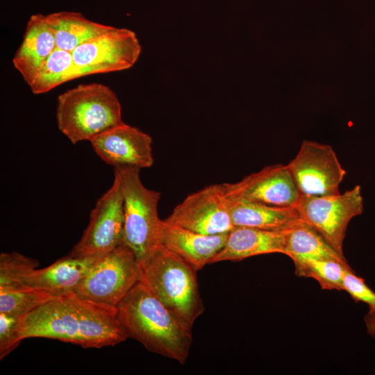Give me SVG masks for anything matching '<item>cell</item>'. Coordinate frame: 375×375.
Returning a JSON list of instances; mask_svg holds the SVG:
<instances>
[{
	"label": "cell",
	"mask_w": 375,
	"mask_h": 375,
	"mask_svg": "<svg viewBox=\"0 0 375 375\" xmlns=\"http://www.w3.org/2000/svg\"><path fill=\"white\" fill-rule=\"evenodd\" d=\"M222 185L226 197L232 201L296 206L301 198L287 165L266 166L238 182Z\"/></svg>",
	"instance_id": "7c38bea8"
},
{
	"label": "cell",
	"mask_w": 375,
	"mask_h": 375,
	"mask_svg": "<svg viewBox=\"0 0 375 375\" xmlns=\"http://www.w3.org/2000/svg\"><path fill=\"white\" fill-rule=\"evenodd\" d=\"M123 243V196L115 174L111 187L97 201L87 228L69 254L101 256Z\"/></svg>",
	"instance_id": "30bf717a"
},
{
	"label": "cell",
	"mask_w": 375,
	"mask_h": 375,
	"mask_svg": "<svg viewBox=\"0 0 375 375\" xmlns=\"http://www.w3.org/2000/svg\"><path fill=\"white\" fill-rule=\"evenodd\" d=\"M74 78L72 53L56 49L39 68L28 85L33 94H40Z\"/></svg>",
	"instance_id": "44dd1931"
},
{
	"label": "cell",
	"mask_w": 375,
	"mask_h": 375,
	"mask_svg": "<svg viewBox=\"0 0 375 375\" xmlns=\"http://www.w3.org/2000/svg\"><path fill=\"white\" fill-rule=\"evenodd\" d=\"M343 290L347 292L355 301L367 304L369 312L365 316L375 319V292L351 269L345 273Z\"/></svg>",
	"instance_id": "d4e9b609"
},
{
	"label": "cell",
	"mask_w": 375,
	"mask_h": 375,
	"mask_svg": "<svg viewBox=\"0 0 375 375\" xmlns=\"http://www.w3.org/2000/svg\"><path fill=\"white\" fill-rule=\"evenodd\" d=\"M17 333L21 340L42 338L97 349L115 346L128 338L116 308L74 293L53 297L24 317Z\"/></svg>",
	"instance_id": "6da1fadb"
},
{
	"label": "cell",
	"mask_w": 375,
	"mask_h": 375,
	"mask_svg": "<svg viewBox=\"0 0 375 375\" xmlns=\"http://www.w3.org/2000/svg\"><path fill=\"white\" fill-rule=\"evenodd\" d=\"M286 231H274L245 226H235L227 235L226 243L210 263L240 261L261 254L283 253Z\"/></svg>",
	"instance_id": "e0dca14e"
},
{
	"label": "cell",
	"mask_w": 375,
	"mask_h": 375,
	"mask_svg": "<svg viewBox=\"0 0 375 375\" xmlns=\"http://www.w3.org/2000/svg\"><path fill=\"white\" fill-rule=\"evenodd\" d=\"M140 168L114 167L122 188L124 207V243L141 264L158 245L161 219L158 214L160 193L146 188Z\"/></svg>",
	"instance_id": "5b68a950"
},
{
	"label": "cell",
	"mask_w": 375,
	"mask_h": 375,
	"mask_svg": "<svg viewBox=\"0 0 375 375\" xmlns=\"http://www.w3.org/2000/svg\"><path fill=\"white\" fill-rule=\"evenodd\" d=\"M53 297L49 293L30 288L0 291V312L24 317Z\"/></svg>",
	"instance_id": "cb8c5ba5"
},
{
	"label": "cell",
	"mask_w": 375,
	"mask_h": 375,
	"mask_svg": "<svg viewBox=\"0 0 375 375\" xmlns=\"http://www.w3.org/2000/svg\"><path fill=\"white\" fill-rule=\"evenodd\" d=\"M164 220L206 235L228 233L235 227L222 183L190 194Z\"/></svg>",
	"instance_id": "8fae6325"
},
{
	"label": "cell",
	"mask_w": 375,
	"mask_h": 375,
	"mask_svg": "<svg viewBox=\"0 0 375 375\" xmlns=\"http://www.w3.org/2000/svg\"><path fill=\"white\" fill-rule=\"evenodd\" d=\"M100 257L69 254L44 268L32 269L24 277L22 284L54 297L74 293L91 266Z\"/></svg>",
	"instance_id": "9a60e30c"
},
{
	"label": "cell",
	"mask_w": 375,
	"mask_h": 375,
	"mask_svg": "<svg viewBox=\"0 0 375 375\" xmlns=\"http://www.w3.org/2000/svg\"><path fill=\"white\" fill-rule=\"evenodd\" d=\"M56 49L54 34L42 14L32 15L12 64L29 85L39 68Z\"/></svg>",
	"instance_id": "2e32d148"
},
{
	"label": "cell",
	"mask_w": 375,
	"mask_h": 375,
	"mask_svg": "<svg viewBox=\"0 0 375 375\" xmlns=\"http://www.w3.org/2000/svg\"><path fill=\"white\" fill-rule=\"evenodd\" d=\"M302 221L312 227L340 256L350 221L363 212L361 188L333 195L301 197L296 206Z\"/></svg>",
	"instance_id": "52a82bcc"
},
{
	"label": "cell",
	"mask_w": 375,
	"mask_h": 375,
	"mask_svg": "<svg viewBox=\"0 0 375 375\" xmlns=\"http://www.w3.org/2000/svg\"><path fill=\"white\" fill-rule=\"evenodd\" d=\"M38 260L17 252L1 253L0 255V291H12L28 288L22 284L24 277L37 268Z\"/></svg>",
	"instance_id": "603a6c76"
},
{
	"label": "cell",
	"mask_w": 375,
	"mask_h": 375,
	"mask_svg": "<svg viewBox=\"0 0 375 375\" xmlns=\"http://www.w3.org/2000/svg\"><path fill=\"white\" fill-rule=\"evenodd\" d=\"M228 233L202 234L161 219L158 244L175 253L199 271L210 264L224 247Z\"/></svg>",
	"instance_id": "5bb4252c"
},
{
	"label": "cell",
	"mask_w": 375,
	"mask_h": 375,
	"mask_svg": "<svg viewBox=\"0 0 375 375\" xmlns=\"http://www.w3.org/2000/svg\"><path fill=\"white\" fill-rule=\"evenodd\" d=\"M56 120L60 131L74 144L122 123V106L108 86L80 84L58 97Z\"/></svg>",
	"instance_id": "277c9868"
},
{
	"label": "cell",
	"mask_w": 375,
	"mask_h": 375,
	"mask_svg": "<svg viewBox=\"0 0 375 375\" xmlns=\"http://www.w3.org/2000/svg\"><path fill=\"white\" fill-rule=\"evenodd\" d=\"M117 317L128 338L155 353L183 364L192 342L184 325L140 281L116 307Z\"/></svg>",
	"instance_id": "7a4b0ae2"
},
{
	"label": "cell",
	"mask_w": 375,
	"mask_h": 375,
	"mask_svg": "<svg viewBox=\"0 0 375 375\" xmlns=\"http://www.w3.org/2000/svg\"><path fill=\"white\" fill-rule=\"evenodd\" d=\"M367 333L375 339V319L365 316Z\"/></svg>",
	"instance_id": "4316f807"
},
{
	"label": "cell",
	"mask_w": 375,
	"mask_h": 375,
	"mask_svg": "<svg viewBox=\"0 0 375 375\" xmlns=\"http://www.w3.org/2000/svg\"><path fill=\"white\" fill-rule=\"evenodd\" d=\"M283 254L293 261L308 258H331L347 262L322 236L302 220L286 231Z\"/></svg>",
	"instance_id": "ffe728a7"
},
{
	"label": "cell",
	"mask_w": 375,
	"mask_h": 375,
	"mask_svg": "<svg viewBox=\"0 0 375 375\" xmlns=\"http://www.w3.org/2000/svg\"><path fill=\"white\" fill-rule=\"evenodd\" d=\"M141 275V266L134 252L123 243L91 266L74 294L85 300L116 308L140 281Z\"/></svg>",
	"instance_id": "8992f818"
},
{
	"label": "cell",
	"mask_w": 375,
	"mask_h": 375,
	"mask_svg": "<svg viewBox=\"0 0 375 375\" xmlns=\"http://www.w3.org/2000/svg\"><path fill=\"white\" fill-rule=\"evenodd\" d=\"M299 276L315 279L324 290H343L347 262L331 258H308L293 261Z\"/></svg>",
	"instance_id": "7402d4cb"
},
{
	"label": "cell",
	"mask_w": 375,
	"mask_h": 375,
	"mask_svg": "<svg viewBox=\"0 0 375 375\" xmlns=\"http://www.w3.org/2000/svg\"><path fill=\"white\" fill-rule=\"evenodd\" d=\"M45 17L54 34L56 49L70 52L80 44L113 28L91 21L76 12H53Z\"/></svg>",
	"instance_id": "d6986e66"
},
{
	"label": "cell",
	"mask_w": 375,
	"mask_h": 375,
	"mask_svg": "<svg viewBox=\"0 0 375 375\" xmlns=\"http://www.w3.org/2000/svg\"><path fill=\"white\" fill-rule=\"evenodd\" d=\"M90 142L99 158L114 167L148 168L154 162L151 137L124 122L95 136Z\"/></svg>",
	"instance_id": "4fadbf2b"
},
{
	"label": "cell",
	"mask_w": 375,
	"mask_h": 375,
	"mask_svg": "<svg viewBox=\"0 0 375 375\" xmlns=\"http://www.w3.org/2000/svg\"><path fill=\"white\" fill-rule=\"evenodd\" d=\"M228 200L234 226L285 231L301 220L296 206Z\"/></svg>",
	"instance_id": "ac0fdd59"
},
{
	"label": "cell",
	"mask_w": 375,
	"mask_h": 375,
	"mask_svg": "<svg viewBox=\"0 0 375 375\" xmlns=\"http://www.w3.org/2000/svg\"><path fill=\"white\" fill-rule=\"evenodd\" d=\"M22 318V317L0 312L1 360L19 345L22 340L18 336L17 326Z\"/></svg>",
	"instance_id": "484cf974"
},
{
	"label": "cell",
	"mask_w": 375,
	"mask_h": 375,
	"mask_svg": "<svg viewBox=\"0 0 375 375\" xmlns=\"http://www.w3.org/2000/svg\"><path fill=\"white\" fill-rule=\"evenodd\" d=\"M287 166L301 197L340 193L346 171L330 145L304 140Z\"/></svg>",
	"instance_id": "9c48e42d"
},
{
	"label": "cell",
	"mask_w": 375,
	"mask_h": 375,
	"mask_svg": "<svg viewBox=\"0 0 375 375\" xmlns=\"http://www.w3.org/2000/svg\"><path fill=\"white\" fill-rule=\"evenodd\" d=\"M141 49L133 31L113 26L72 51L76 78L128 69L137 62Z\"/></svg>",
	"instance_id": "ba28073f"
},
{
	"label": "cell",
	"mask_w": 375,
	"mask_h": 375,
	"mask_svg": "<svg viewBox=\"0 0 375 375\" xmlns=\"http://www.w3.org/2000/svg\"><path fill=\"white\" fill-rule=\"evenodd\" d=\"M140 266V281L192 330L195 320L204 311L198 271L179 256L159 244Z\"/></svg>",
	"instance_id": "3957f363"
}]
</instances>
